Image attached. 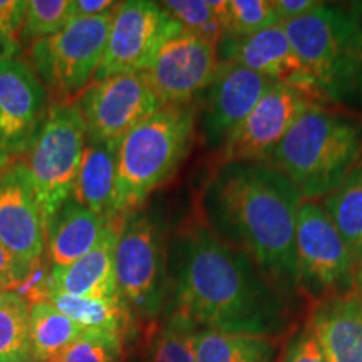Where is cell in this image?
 <instances>
[{
  "instance_id": "obj_1",
  "label": "cell",
  "mask_w": 362,
  "mask_h": 362,
  "mask_svg": "<svg viewBox=\"0 0 362 362\" xmlns=\"http://www.w3.org/2000/svg\"><path fill=\"white\" fill-rule=\"evenodd\" d=\"M168 253V309L198 329L280 339L291 327V298L245 252L216 237L202 216L181 226Z\"/></svg>"
},
{
  "instance_id": "obj_2",
  "label": "cell",
  "mask_w": 362,
  "mask_h": 362,
  "mask_svg": "<svg viewBox=\"0 0 362 362\" xmlns=\"http://www.w3.org/2000/svg\"><path fill=\"white\" fill-rule=\"evenodd\" d=\"M302 202L297 188L270 163H218L202 188L200 216L292 298L298 293L296 232Z\"/></svg>"
},
{
  "instance_id": "obj_3",
  "label": "cell",
  "mask_w": 362,
  "mask_h": 362,
  "mask_svg": "<svg viewBox=\"0 0 362 362\" xmlns=\"http://www.w3.org/2000/svg\"><path fill=\"white\" fill-rule=\"evenodd\" d=\"M362 156V119L312 104L272 153L269 163L304 200L320 202Z\"/></svg>"
},
{
  "instance_id": "obj_4",
  "label": "cell",
  "mask_w": 362,
  "mask_h": 362,
  "mask_svg": "<svg viewBox=\"0 0 362 362\" xmlns=\"http://www.w3.org/2000/svg\"><path fill=\"white\" fill-rule=\"evenodd\" d=\"M197 134V104L163 106L121 139L116 160L115 197L110 218L139 210L165 187L192 151Z\"/></svg>"
},
{
  "instance_id": "obj_5",
  "label": "cell",
  "mask_w": 362,
  "mask_h": 362,
  "mask_svg": "<svg viewBox=\"0 0 362 362\" xmlns=\"http://www.w3.org/2000/svg\"><path fill=\"white\" fill-rule=\"evenodd\" d=\"M298 61L324 103H347L362 90V16L322 4L284 22Z\"/></svg>"
},
{
  "instance_id": "obj_6",
  "label": "cell",
  "mask_w": 362,
  "mask_h": 362,
  "mask_svg": "<svg viewBox=\"0 0 362 362\" xmlns=\"http://www.w3.org/2000/svg\"><path fill=\"white\" fill-rule=\"evenodd\" d=\"M170 240L160 214L148 208L119 218L116 288L136 322L151 327L170 307Z\"/></svg>"
},
{
  "instance_id": "obj_7",
  "label": "cell",
  "mask_w": 362,
  "mask_h": 362,
  "mask_svg": "<svg viewBox=\"0 0 362 362\" xmlns=\"http://www.w3.org/2000/svg\"><path fill=\"white\" fill-rule=\"evenodd\" d=\"M86 138V124L78 103L52 104L34 143L22 155L21 161L45 228L71 198L83 161Z\"/></svg>"
},
{
  "instance_id": "obj_8",
  "label": "cell",
  "mask_w": 362,
  "mask_h": 362,
  "mask_svg": "<svg viewBox=\"0 0 362 362\" xmlns=\"http://www.w3.org/2000/svg\"><path fill=\"white\" fill-rule=\"evenodd\" d=\"M112 13L71 21L59 34L30 42L27 64L47 89L54 106L79 99L94 81L106 49Z\"/></svg>"
},
{
  "instance_id": "obj_9",
  "label": "cell",
  "mask_w": 362,
  "mask_h": 362,
  "mask_svg": "<svg viewBox=\"0 0 362 362\" xmlns=\"http://www.w3.org/2000/svg\"><path fill=\"white\" fill-rule=\"evenodd\" d=\"M296 262L298 292L312 302L354 292L356 259L322 202L300 203Z\"/></svg>"
},
{
  "instance_id": "obj_10",
  "label": "cell",
  "mask_w": 362,
  "mask_h": 362,
  "mask_svg": "<svg viewBox=\"0 0 362 362\" xmlns=\"http://www.w3.org/2000/svg\"><path fill=\"white\" fill-rule=\"evenodd\" d=\"M181 30L183 27L160 2H119L112 13L106 49L94 83L123 72L148 71L163 45Z\"/></svg>"
},
{
  "instance_id": "obj_11",
  "label": "cell",
  "mask_w": 362,
  "mask_h": 362,
  "mask_svg": "<svg viewBox=\"0 0 362 362\" xmlns=\"http://www.w3.org/2000/svg\"><path fill=\"white\" fill-rule=\"evenodd\" d=\"M78 106L88 139L117 144L163 107L144 72H123L96 81L81 94Z\"/></svg>"
},
{
  "instance_id": "obj_12",
  "label": "cell",
  "mask_w": 362,
  "mask_h": 362,
  "mask_svg": "<svg viewBox=\"0 0 362 362\" xmlns=\"http://www.w3.org/2000/svg\"><path fill=\"white\" fill-rule=\"evenodd\" d=\"M220 67L216 44L181 30L144 71L161 106L197 104Z\"/></svg>"
},
{
  "instance_id": "obj_13",
  "label": "cell",
  "mask_w": 362,
  "mask_h": 362,
  "mask_svg": "<svg viewBox=\"0 0 362 362\" xmlns=\"http://www.w3.org/2000/svg\"><path fill=\"white\" fill-rule=\"evenodd\" d=\"M274 84L277 83L233 62H220L197 106V131L203 144L220 151Z\"/></svg>"
},
{
  "instance_id": "obj_14",
  "label": "cell",
  "mask_w": 362,
  "mask_h": 362,
  "mask_svg": "<svg viewBox=\"0 0 362 362\" xmlns=\"http://www.w3.org/2000/svg\"><path fill=\"white\" fill-rule=\"evenodd\" d=\"M315 101L287 84H274L218 151V163L267 161L292 124Z\"/></svg>"
},
{
  "instance_id": "obj_15",
  "label": "cell",
  "mask_w": 362,
  "mask_h": 362,
  "mask_svg": "<svg viewBox=\"0 0 362 362\" xmlns=\"http://www.w3.org/2000/svg\"><path fill=\"white\" fill-rule=\"evenodd\" d=\"M51 106L47 89L27 62L0 59V146L8 156L30 148Z\"/></svg>"
},
{
  "instance_id": "obj_16",
  "label": "cell",
  "mask_w": 362,
  "mask_h": 362,
  "mask_svg": "<svg viewBox=\"0 0 362 362\" xmlns=\"http://www.w3.org/2000/svg\"><path fill=\"white\" fill-rule=\"evenodd\" d=\"M216 51L220 62H233L275 83L292 86L320 104L314 84L298 61L282 24L247 37H223Z\"/></svg>"
},
{
  "instance_id": "obj_17",
  "label": "cell",
  "mask_w": 362,
  "mask_h": 362,
  "mask_svg": "<svg viewBox=\"0 0 362 362\" xmlns=\"http://www.w3.org/2000/svg\"><path fill=\"white\" fill-rule=\"evenodd\" d=\"M47 228L27 181L24 165L16 160L0 171V243L22 264L34 267L45 252Z\"/></svg>"
},
{
  "instance_id": "obj_18",
  "label": "cell",
  "mask_w": 362,
  "mask_h": 362,
  "mask_svg": "<svg viewBox=\"0 0 362 362\" xmlns=\"http://www.w3.org/2000/svg\"><path fill=\"white\" fill-rule=\"evenodd\" d=\"M307 322L327 362H362V296L357 292L312 302Z\"/></svg>"
},
{
  "instance_id": "obj_19",
  "label": "cell",
  "mask_w": 362,
  "mask_h": 362,
  "mask_svg": "<svg viewBox=\"0 0 362 362\" xmlns=\"http://www.w3.org/2000/svg\"><path fill=\"white\" fill-rule=\"evenodd\" d=\"M117 232H119V218H110L101 240L93 250L74 264L52 269L45 291H56L76 297H116L115 259Z\"/></svg>"
},
{
  "instance_id": "obj_20",
  "label": "cell",
  "mask_w": 362,
  "mask_h": 362,
  "mask_svg": "<svg viewBox=\"0 0 362 362\" xmlns=\"http://www.w3.org/2000/svg\"><path fill=\"white\" fill-rule=\"evenodd\" d=\"M107 221V216L93 214L69 198L54 215L47 228L44 253L52 269L74 264L93 250L101 240Z\"/></svg>"
},
{
  "instance_id": "obj_21",
  "label": "cell",
  "mask_w": 362,
  "mask_h": 362,
  "mask_svg": "<svg viewBox=\"0 0 362 362\" xmlns=\"http://www.w3.org/2000/svg\"><path fill=\"white\" fill-rule=\"evenodd\" d=\"M117 143H103L86 138L83 161H81L71 200L86 210L110 218L115 197Z\"/></svg>"
},
{
  "instance_id": "obj_22",
  "label": "cell",
  "mask_w": 362,
  "mask_h": 362,
  "mask_svg": "<svg viewBox=\"0 0 362 362\" xmlns=\"http://www.w3.org/2000/svg\"><path fill=\"white\" fill-rule=\"evenodd\" d=\"M45 300L69 317L86 332H99L121 339L126 344L134 329V317L119 296L111 298L76 297L56 291H45Z\"/></svg>"
},
{
  "instance_id": "obj_23",
  "label": "cell",
  "mask_w": 362,
  "mask_h": 362,
  "mask_svg": "<svg viewBox=\"0 0 362 362\" xmlns=\"http://www.w3.org/2000/svg\"><path fill=\"white\" fill-rule=\"evenodd\" d=\"M197 362H277L279 339L252 334L198 329Z\"/></svg>"
},
{
  "instance_id": "obj_24",
  "label": "cell",
  "mask_w": 362,
  "mask_h": 362,
  "mask_svg": "<svg viewBox=\"0 0 362 362\" xmlns=\"http://www.w3.org/2000/svg\"><path fill=\"white\" fill-rule=\"evenodd\" d=\"M86 330L59 312L47 300H37L29 310V336L33 362H49L84 336Z\"/></svg>"
},
{
  "instance_id": "obj_25",
  "label": "cell",
  "mask_w": 362,
  "mask_h": 362,
  "mask_svg": "<svg viewBox=\"0 0 362 362\" xmlns=\"http://www.w3.org/2000/svg\"><path fill=\"white\" fill-rule=\"evenodd\" d=\"M322 205L357 259L362 250V156Z\"/></svg>"
},
{
  "instance_id": "obj_26",
  "label": "cell",
  "mask_w": 362,
  "mask_h": 362,
  "mask_svg": "<svg viewBox=\"0 0 362 362\" xmlns=\"http://www.w3.org/2000/svg\"><path fill=\"white\" fill-rule=\"evenodd\" d=\"M148 329V362H197L198 327L180 312L168 309L161 320Z\"/></svg>"
},
{
  "instance_id": "obj_27",
  "label": "cell",
  "mask_w": 362,
  "mask_h": 362,
  "mask_svg": "<svg viewBox=\"0 0 362 362\" xmlns=\"http://www.w3.org/2000/svg\"><path fill=\"white\" fill-rule=\"evenodd\" d=\"M29 310L17 292H0V362H33Z\"/></svg>"
},
{
  "instance_id": "obj_28",
  "label": "cell",
  "mask_w": 362,
  "mask_h": 362,
  "mask_svg": "<svg viewBox=\"0 0 362 362\" xmlns=\"http://www.w3.org/2000/svg\"><path fill=\"white\" fill-rule=\"evenodd\" d=\"M160 4L187 33L216 45L225 37L226 0H165Z\"/></svg>"
},
{
  "instance_id": "obj_29",
  "label": "cell",
  "mask_w": 362,
  "mask_h": 362,
  "mask_svg": "<svg viewBox=\"0 0 362 362\" xmlns=\"http://www.w3.org/2000/svg\"><path fill=\"white\" fill-rule=\"evenodd\" d=\"M277 24L272 0H226L225 37H247Z\"/></svg>"
},
{
  "instance_id": "obj_30",
  "label": "cell",
  "mask_w": 362,
  "mask_h": 362,
  "mask_svg": "<svg viewBox=\"0 0 362 362\" xmlns=\"http://www.w3.org/2000/svg\"><path fill=\"white\" fill-rule=\"evenodd\" d=\"M72 0H27L22 37L44 39L66 29L71 22Z\"/></svg>"
},
{
  "instance_id": "obj_31",
  "label": "cell",
  "mask_w": 362,
  "mask_h": 362,
  "mask_svg": "<svg viewBox=\"0 0 362 362\" xmlns=\"http://www.w3.org/2000/svg\"><path fill=\"white\" fill-rule=\"evenodd\" d=\"M49 362H124V342L99 332H86Z\"/></svg>"
},
{
  "instance_id": "obj_32",
  "label": "cell",
  "mask_w": 362,
  "mask_h": 362,
  "mask_svg": "<svg viewBox=\"0 0 362 362\" xmlns=\"http://www.w3.org/2000/svg\"><path fill=\"white\" fill-rule=\"evenodd\" d=\"M277 362H327L322 346L307 320L285 337Z\"/></svg>"
},
{
  "instance_id": "obj_33",
  "label": "cell",
  "mask_w": 362,
  "mask_h": 362,
  "mask_svg": "<svg viewBox=\"0 0 362 362\" xmlns=\"http://www.w3.org/2000/svg\"><path fill=\"white\" fill-rule=\"evenodd\" d=\"M24 0H0V54L16 57L19 51V35L24 25Z\"/></svg>"
},
{
  "instance_id": "obj_34",
  "label": "cell",
  "mask_w": 362,
  "mask_h": 362,
  "mask_svg": "<svg viewBox=\"0 0 362 362\" xmlns=\"http://www.w3.org/2000/svg\"><path fill=\"white\" fill-rule=\"evenodd\" d=\"M30 270H33V267L22 264L0 243V292L16 288L17 285L24 284L25 279L30 275Z\"/></svg>"
},
{
  "instance_id": "obj_35",
  "label": "cell",
  "mask_w": 362,
  "mask_h": 362,
  "mask_svg": "<svg viewBox=\"0 0 362 362\" xmlns=\"http://www.w3.org/2000/svg\"><path fill=\"white\" fill-rule=\"evenodd\" d=\"M119 2L112 0H72L71 2V21L76 19H94L112 13Z\"/></svg>"
},
{
  "instance_id": "obj_36",
  "label": "cell",
  "mask_w": 362,
  "mask_h": 362,
  "mask_svg": "<svg viewBox=\"0 0 362 362\" xmlns=\"http://www.w3.org/2000/svg\"><path fill=\"white\" fill-rule=\"evenodd\" d=\"M272 4L277 12L280 24H284V22L300 19L307 13L314 12L324 2H319V0H272Z\"/></svg>"
},
{
  "instance_id": "obj_37",
  "label": "cell",
  "mask_w": 362,
  "mask_h": 362,
  "mask_svg": "<svg viewBox=\"0 0 362 362\" xmlns=\"http://www.w3.org/2000/svg\"><path fill=\"white\" fill-rule=\"evenodd\" d=\"M354 292L362 296V250L356 259V272H354Z\"/></svg>"
},
{
  "instance_id": "obj_38",
  "label": "cell",
  "mask_w": 362,
  "mask_h": 362,
  "mask_svg": "<svg viewBox=\"0 0 362 362\" xmlns=\"http://www.w3.org/2000/svg\"><path fill=\"white\" fill-rule=\"evenodd\" d=\"M8 165H11V156H8L2 149V146H0V171L6 170Z\"/></svg>"
},
{
  "instance_id": "obj_39",
  "label": "cell",
  "mask_w": 362,
  "mask_h": 362,
  "mask_svg": "<svg viewBox=\"0 0 362 362\" xmlns=\"http://www.w3.org/2000/svg\"><path fill=\"white\" fill-rule=\"evenodd\" d=\"M0 59H2V54H0Z\"/></svg>"
},
{
  "instance_id": "obj_40",
  "label": "cell",
  "mask_w": 362,
  "mask_h": 362,
  "mask_svg": "<svg viewBox=\"0 0 362 362\" xmlns=\"http://www.w3.org/2000/svg\"><path fill=\"white\" fill-rule=\"evenodd\" d=\"M361 7H362V6H361Z\"/></svg>"
}]
</instances>
